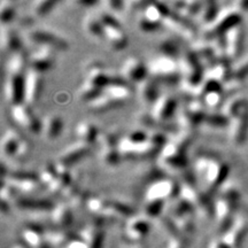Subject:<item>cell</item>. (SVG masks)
Wrapping results in <instances>:
<instances>
[{
	"label": "cell",
	"mask_w": 248,
	"mask_h": 248,
	"mask_svg": "<svg viewBox=\"0 0 248 248\" xmlns=\"http://www.w3.org/2000/svg\"><path fill=\"white\" fill-rule=\"evenodd\" d=\"M230 171V166L213 154H200L194 160L193 173L198 185L204 193L213 198L228 182Z\"/></svg>",
	"instance_id": "cell-1"
},
{
	"label": "cell",
	"mask_w": 248,
	"mask_h": 248,
	"mask_svg": "<svg viewBox=\"0 0 248 248\" xmlns=\"http://www.w3.org/2000/svg\"><path fill=\"white\" fill-rule=\"evenodd\" d=\"M194 139L193 131L179 130L169 138L159 154V162L163 169L170 172H183L187 169V150Z\"/></svg>",
	"instance_id": "cell-2"
},
{
	"label": "cell",
	"mask_w": 248,
	"mask_h": 248,
	"mask_svg": "<svg viewBox=\"0 0 248 248\" xmlns=\"http://www.w3.org/2000/svg\"><path fill=\"white\" fill-rule=\"evenodd\" d=\"M178 62L183 89L190 94V98H193L194 91L199 88L206 77V70L193 48L184 49L178 59Z\"/></svg>",
	"instance_id": "cell-3"
},
{
	"label": "cell",
	"mask_w": 248,
	"mask_h": 248,
	"mask_svg": "<svg viewBox=\"0 0 248 248\" xmlns=\"http://www.w3.org/2000/svg\"><path fill=\"white\" fill-rule=\"evenodd\" d=\"M148 73L159 84L175 85L182 82L178 59L159 54L152 58L147 63Z\"/></svg>",
	"instance_id": "cell-4"
},
{
	"label": "cell",
	"mask_w": 248,
	"mask_h": 248,
	"mask_svg": "<svg viewBox=\"0 0 248 248\" xmlns=\"http://www.w3.org/2000/svg\"><path fill=\"white\" fill-rule=\"evenodd\" d=\"M241 21L243 14H240L233 6L223 8L212 24L202 28V40L210 42L217 37L225 36L231 29L241 24Z\"/></svg>",
	"instance_id": "cell-5"
},
{
	"label": "cell",
	"mask_w": 248,
	"mask_h": 248,
	"mask_svg": "<svg viewBox=\"0 0 248 248\" xmlns=\"http://www.w3.org/2000/svg\"><path fill=\"white\" fill-rule=\"evenodd\" d=\"M208 109L201 99L188 98L184 105L178 108L177 120L181 130L193 131L195 128L204 123Z\"/></svg>",
	"instance_id": "cell-6"
},
{
	"label": "cell",
	"mask_w": 248,
	"mask_h": 248,
	"mask_svg": "<svg viewBox=\"0 0 248 248\" xmlns=\"http://www.w3.org/2000/svg\"><path fill=\"white\" fill-rule=\"evenodd\" d=\"M181 183L173 178L160 177L147 185L144 193V201L171 202L179 197Z\"/></svg>",
	"instance_id": "cell-7"
},
{
	"label": "cell",
	"mask_w": 248,
	"mask_h": 248,
	"mask_svg": "<svg viewBox=\"0 0 248 248\" xmlns=\"http://www.w3.org/2000/svg\"><path fill=\"white\" fill-rule=\"evenodd\" d=\"M171 8L164 2H150L139 14L137 26L142 32H155L163 27V22Z\"/></svg>",
	"instance_id": "cell-8"
},
{
	"label": "cell",
	"mask_w": 248,
	"mask_h": 248,
	"mask_svg": "<svg viewBox=\"0 0 248 248\" xmlns=\"http://www.w3.org/2000/svg\"><path fill=\"white\" fill-rule=\"evenodd\" d=\"M239 201L231 199L217 193L214 198V219L218 233L222 235L230 229L232 223L237 217V207Z\"/></svg>",
	"instance_id": "cell-9"
},
{
	"label": "cell",
	"mask_w": 248,
	"mask_h": 248,
	"mask_svg": "<svg viewBox=\"0 0 248 248\" xmlns=\"http://www.w3.org/2000/svg\"><path fill=\"white\" fill-rule=\"evenodd\" d=\"M5 181L13 185L20 194H24L28 198H37L36 195L45 190L38 177V173L27 171L8 172L5 176Z\"/></svg>",
	"instance_id": "cell-10"
},
{
	"label": "cell",
	"mask_w": 248,
	"mask_h": 248,
	"mask_svg": "<svg viewBox=\"0 0 248 248\" xmlns=\"http://www.w3.org/2000/svg\"><path fill=\"white\" fill-rule=\"evenodd\" d=\"M12 117L18 124V126L26 130L29 133L37 135L42 133V122L38 120L32 109L27 104H21L12 107Z\"/></svg>",
	"instance_id": "cell-11"
},
{
	"label": "cell",
	"mask_w": 248,
	"mask_h": 248,
	"mask_svg": "<svg viewBox=\"0 0 248 248\" xmlns=\"http://www.w3.org/2000/svg\"><path fill=\"white\" fill-rule=\"evenodd\" d=\"M27 38L32 44L38 46H48L54 48L55 51H66L69 47V44L63 37L57 35L53 31L32 29L27 32Z\"/></svg>",
	"instance_id": "cell-12"
},
{
	"label": "cell",
	"mask_w": 248,
	"mask_h": 248,
	"mask_svg": "<svg viewBox=\"0 0 248 248\" xmlns=\"http://www.w3.org/2000/svg\"><path fill=\"white\" fill-rule=\"evenodd\" d=\"M163 27L168 28L172 32H175V35L187 40L194 39L198 33L197 27H195L193 21L182 16V15H179L173 11L170 12L168 16L166 17L163 22Z\"/></svg>",
	"instance_id": "cell-13"
},
{
	"label": "cell",
	"mask_w": 248,
	"mask_h": 248,
	"mask_svg": "<svg viewBox=\"0 0 248 248\" xmlns=\"http://www.w3.org/2000/svg\"><path fill=\"white\" fill-rule=\"evenodd\" d=\"M44 74L29 68L24 78V104L32 107L38 102L44 88Z\"/></svg>",
	"instance_id": "cell-14"
},
{
	"label": "cell",
	"mask_w": 248,
	"mask_h": 248,
	"mask_svg": "<svg viewBox=\"0 0 248 248\" xmlns=\"http://www.w3.org/2000/svg\"><path fill=\"white\" fill-rule=\"evenodd\" d=\"M178 101L171 94H161L152 106L151 115L162 123H168L178 111Z\"/></svg>",
	"instance_id": "cell-15"
},
{
	"label": "cell",
	"mask_w": 248,
	"mask_h": 248,
	"mask_svg": "<svg viewBox=\"0 0 248 248\" xmlns=\"http://www.w3.org/2000/svg\"><path fill=\"white\" fill-rule=\"evenodd\" d=\"M151 231L150 219L144 216H132L126 221L125 233L126 240L133 244H139L148 237Z\"/></svg>",
	"instance_id": "cell-16"
},
{
	"label": "cell",
	"mask_w": 248,
	"mask_h": 248,
	"mask_svg": "<svg viewBox=\"0 0 248 248\" xmlns=\"http://www.w3.org/2000/svg\"><path fill=\"white\" fill-rule=\"evenodd\" d=\"M122 73V76L128 80L130 84L131 83L140 84L142 80H145L150 76L147 64L137 57H131L124 61Z\"/></svg>",
	"instance_id": "cell-17"
},
{
	"label": "cell",
	"mask_w": 248,
	"mask_h": 248,
	"mask_svg": "<svg viewBox=\"0 0 248 248\" xmlns=\"http://www.w3.org/2000/svg\"><path fill=\"white\" fill-rule=\"evenodd\" d=\"M248 234V221L244 216L237 215L228 231L222 235L230 248H241Z\"/></svg>",
	"instance_id": "cell-18"
},
{
	"label": "cell",
	"mask_w": 248,
	"mask_h": 248,
	"mask_svg": "<svg viewBox=\"0 0 248 248\" xmlns=\"http://www.w3.org/2000/svg\"><path fill=\"white\" fill-rule=\"evenodd\" d=\"M24 78H26V75L7 74L5 83V95L6 100L12 107L24 102Z\"/></svg>",
	"instance_id": "cell-19"
},
{
	"label": "cell",
	"mask_w": 248,
	"mask_h": 248,
	"mask_svg": "<svg viewBox=\"0 0 248 248\" xmlns=\"http://www.w3.org/2000/svg\"><path fill=\"white\" fill-rule=\"evenodd\" d=\"M224 40L228 57L231 61L238 60L243 54L245 45V29L243 24H239L229 31L224 36Z\"/></svg>",
	"instance_id": "cell-20"
},
{
	"label": "cell",
	"mask_w": 248,
	"mask_h": 248,
	"mask_svg": "<svg viewBox=\"0 0 248 248\" xmlns=\"http://www.w3.org/2000/svg\"><path fill=\"white\" fill-rule=\"evenodd\" d=\"M55 49L48 46H38V48L30 55V68L45 74L52 69L55 62Z\"/></svg>",
	"instance_id": "cell-21"
},
{
	"label": "cell",
	"mask_w": 248,
	"mask_h": 248,
	"mask_svg": "<svg viewBox=\"0 0 248 248\" xmlns=\"http://www.w3.org/2000/svg\"><path fill=\"white\" fill-rule=\"evenodd\" d=\"M229 137L235 146L243 145L248 138V109L240 115L230 120L229 125Z\"/></svg>",
	"instance_id": "cell-22"
},
{
	"label": "cell",
	"mask_w": 248,
	"mask_h": 248,
	"mask_svg": "<svg viewBox=\"0 0 248 248\" xmlns=\"http://www.w3.org/2000/svg\"><path fill=\"white\" fill-rule=\"evenodd\" d=\"M46 230L39 222H31L24 226L22 243L29 248H40L46 245Z\"/></svg>",
	"instance_id": "cell-23"
},
{
	"label": "cell",
	"mask_w": 248,
	"mask_h": 248,
	"mask_svg": "<svg viewBox=\"0 0 248 248\" xmlns=\"http://www.w3.org/2000/svg\"><path fill=\"white\" fill-rule=\"evenodd\" d=\"M74 221V212L67 202H59L49 212V222L53 229H63L67 230Z\"/></svg>",
	"instance_id": "cell-24"
},
{
	"label": "cell",
	"mask_w": 248,
	"mask_h": 248,
	"mask_svg": "<svg viewBox=\"0 0 248 248\" xmlns=\"http://www.w3.org/2000/svg\"><path fill=\"white\" fill-rule=\"evenodd\" d=\"M91 145L84 144V142H80L77 140L75 144L69 145L66 150L62 151V153L59 155L58 161L59 162L66 164L68 167H70L82 159H84L85 156H88L90 152H91Z\"/></svg>",
	"instance_id": "cell-25"
},
{
	"label": "cell",
	"mask_w": 248,
	"mask_h": 248,
	"mask_svg": "<svg viewBox=\"0 0 248 248\" xmlns=\"http://www.w3.org/2000/svg\"><path fill=\"white\" fill-rule=\"evenodd\" d=\"M110 74L105 69L104 64L99 61H91L85 68V82L100 88L102 91L109 84Z\"/></svg>",
	"instance_id": "cell-26"
},
{
	"label": "cell",
	"mask_w": 248,
	"mask_h": 248,
	"mask_svg": "<svg viewBox=\"0 0 248 248\" xmlns=\"http://www.w3.org/2000/svg\"><path fill=\"white\" fill-rule=\"evenodd\" d=\"M100 223L91 221V223L83 226L78 235L84 239L89 248H102L105 243V231Z\"/></svg>",
	"instance_id": "cell-27"
},
{
	"label": "cell",
	"mask_w": 248,
	"mask_h": 248,
	"mask_svg": "<svg viewBox=\"0 0 248 248\" xmlns=\"http://www.w3.org/2000/svg\"><path fill=\"white\" fill-rule=\"evenodd\" d=\"M193 51L195 52V54L198 55L201 63H202L204 70H206V74L212 71L214 68H215L218 60H217L215 51H214L210 42L200 40V42L195 43L193 46Z\"/></svg>",
	"instance_id": "cell-28"
},
{
	"label": "cell",
	"mask_w": 248,
	"mask_h": 248,
	"mask_svg": "<svg viewBox=\"0 0 248 248\" xmlns=\"http://www.w3.org/2000/svg\"><path fill=\"white\" fill-rule=\"evenodd\" d=\"M105 40L114 51H123L129 44L128 36L122 26L105 27Z\"/></svg>",
	"instance_id": "cell-29"
},
{
	"label": "cell",
	"mask_w": 248,
	"mask_h": 248,
	"mask_svg": "<svg viewBox=\"0 0 248 248\" xmlns=\"http://www.w3.org/2000/svg\"><path fill=\"white\" fill-rule=\"evenodd\" d=\"M159 83L151 76H148L146 79L142 80L140 84H138V92L139 97L142 100L144 104L148 105V106H153L155 101L160 98V89Z\"/></svg>",
	"instance_id": "cell-30"
},
{
	"label": "cell",
	"mask_w": 248,
	"mask_h": 248,
	"mask_svg": "<svg viewBox=\"0 0 248 248\" xmlns=\"http://www.w3.org/2000/svg\"><path fill=\"white\" fill-rule=\"evenodd\" d=\"M18 208L24 210H31L33 213H46L51 212L54 208L55 203L48 199H43V198H18L15 202Z\"/></svg>",
	"instance_id": "cell-31"
},
{
	"label": "cell",
	"mask_w": 248,
	"mask_h": 248,
	"mask_svg": "<svg viewBox=\"0 0 248 248\" xmlns=\"http://www.w3.org/2000/svg\"><path fill=\"white\" fill-rule=\"evenodd\" d=\"M248 109V98L243 94H233L226 100L222 108V113L229 120L234 119Z\"/></svg>",
	"instance_id": "cell-32"
},
{
	"label": "cell",
	"mask_w": 248,
	"mask_h": 248,
	"mask_svg": "<svg viewBox=\"0 0 248 248\" xmlns=\"http://www.w3.org/2000/svg\"><path fill=\"white\" fill-rule=\"evenodd\" d=\"M30 68V57L23 49L11 54L7 62V74L11 75H26Z\"/></svg>",
	"instance_id": "cell-33"
},
{
	"label": "cell",
	"mask_w": 248,
	"mask_h": 248,
	"mask_svg": "<svg viewBox=\"0 0 248 248\" xmlns=\"http://www.w3.org/2000/svg\"><path fill=\"white\" fill-rule=\"evenodd\" d=\"M0 40H1V48L4 52L9 54L16 53L22 49V44L18 38L17 33L15 32L13 28L9 26H1V33H0Z\"/></svg>",
	"instance_id": "cell-34"
},
{
	"label": "cell",
	"mask_w": 248,
	"mask_h": 248,
	"mask_svg": "<svg viewBox=\"0 0 248 248\" xmlns=\"http://www.w3.org/2000/svg\"><path fill=\"white\" fill-rule=\"evenodd\" d=\"M75 233L63 229H49L46 230V243L51 248H64L75 238Z\"/></svg>",
	"instance_id": "cell-35"
},
{
	"label": "cell",
	"mask_w": 248,
	"mask_h": 248,
	"mask_svg": "<svg viewBox=\"0 0 248 248\" xmlns=\"http://www.w3.org/2000/svg\"><path fill=\"white\" fill-rule=\"evenodd\" d=\"M63 128V121L59 115L52 114L42 122V135L47 140H55Z\"/></svg>",
	"instance_id": "cell-36"
},
{
	"label": "cell",
	"mask_w": 248,
	"mask_h": 248,
	"mask_svg": "<svg viewBox=\"0 0 248 248\" xmlns=\"http://www.w3.org/2000/svg\"><path fill=\"white\" fill-rule=\"evenodd\" d=\"M122 106H124V104L115 100V99L109 97V95L104 92L97 99H94V100L88 104L89 109L92 113H106V111L116 109V108H120Z\"/></svg>",
	"instance_id": "cell-37"
},
{
	"label": "cell",
	"mask_w": 248,
	"mask_h": 248,
	"mask_svg": "<svg viewBox=\"0 0 248 248\" xmlns=\"http://www.w3.org/2000/svg\"><path fill=\"white\" fill-rule=\"evenodd\" d=\"M23 138L15 131V130H7L5 135L2 136L1 140V153L6 157H15L16 152L20 147L21 141Z\"/></svg>",
	"instance_id": "cell-38"
},
{
	"label": "cell",
	"mask_w": 248,
	"mask_h": 248,
	"mask_svg": "<svg viewBox=\"0 0 248 248\" xmlns=\"http://www.w3.org/2000/svg\"><path fill=\"white\" fill-rule=\"evenodd\" d=\"M76 137L78 141L84 142V144L92 145L97 142L99 138V131L97 126L90 122H79L76 126Z\"/></svg>",
	"instance_id": "cell-39"
},
{
	"label": "cell",
	"mask_w": 248,
	"mask_h": 248,
	"mask_svg": "<svg viewBox=\"0 0 248 248\" xmlns=\"http://www.w3.org/2000/svg\"><path fill=\"white\" fill-rule=\"evenodd\" d=\"M202 4L203 1H195V0H192V1H176L172 4L171 11L188 18V20L193 21V18L198 17V15H199Z\"/></svg>",
	"instance_id": "cell-40"
},
{
	"label": "cell",
	"mask_w": 248,
	"mask_h": 248,
	"mask_svg": "<svg viewBox=\"0 0 248 248\" xmlns=\"http://www.w3.org/2000/svg\"><path fill=\"white\" fill-rule=\"evenodd\" d=\"M219 12H221V8H219L217 1H203L202 7H201V11L197 18L204 28L215 21V18L218 16Z\"/></svg>",
	"instance_id": "cell-41"
},
{
	"label": "cell",
	"mask_w": 248,
	"mask_h": 248,
	"mask_svg": "<svg viewBox=\"0 0 248 248\" xmlns=\"http://www.w3.org/2000/svg\"><path fill=\"white\" fill-rule=\"evenodd\" d=\"M176 228L182 237L188 238L195 231V222H194V213H187L184 215L171 217Z\"/></svg>",
	"instance_id": "cell-42"
},
{
	"label": "cell",
	"mask_w": 248,
	"mask_h": 248,
	"mask_svg": "<svg viewBox=\"0 0 248 248\" xmlns=\"http://www.w3.org/2000/svg\"><path fill=\"white\" fill-rule=\"evenodd\" d=\"M84 29L88 35L95 39L105 40V27L101 22L100 16L94 14H89L84 20Z\"/></svg>",
	"instance_id": "cell-43"
},
{
	"label": "cell",
	"mask_w": 248,
	"mask_h": 248,
	"mask_svg": "<svg viewBox=\"0 0 248 248\" xmlns=\"http://www.w3.org/2000/svg\"><path fill=\"white\" fill-rule=\"evenodd\" d=\"M122 155L116 145L100 147V160L108 167H115L122 160Z\"/></svg>",
	"instance_id": "cell-44"
},
{
	"label": "cell",
	"mask_w": 248,
	"mask_h": 248,
	"mask_svg": "<svg viewBox=\"0 0 248 248\" xmlns=\"http://www.w3.org/2000/svg\"><path fill=\"white\" fill-rule=\"evenodd\" d=\"M104 92L98 86L91 84L89 82H83V84L80 85L78 89V99L82 102H86V104H90V102L97 99L101 93Z\"/></svg>",
	"instance_id": "cell-45"
},
{
	"label": "cell",
	"mask_w": 248,
	"mask_h": 248,
	"mask_svg": "<svg viewBox=\"0 0 248 248\" xmlns=\"http://www.w3.org/2000/svg\"><path fill=\"white\" fill-rule=\"evenodd\" d=\"M204 124L212 126V128L217 129L229 128V125H230V120H229L222 111H208L206 120H204Z\"/></svg>",
	"instance_id": "cell-46"
},
{
	"label": "cell",
	"mask_w": 248,
	"mask_h": 248,
	"mask_svg": "<svg viewBox=\"0 0 248 248\" xmlns=\"http://www.w3.org/2000/svg\"><path fill=\"white\" fill-rule=\"evenodd\" d=\"M166 204L167 203L160 202V201H144L142 202V209H144L145 217L148 219L160 217Z\"/></svg>",
	"instance_id": "cell-47"
},
{
	"label": "cell",
	"mask_w": 248,
	"mask_h": 248,
	"mask_svg": "<svg viewBox=\"0 0 248 248\" xmlns=\"http://www.w3.org/2000/svg\"><path fill=\"white\" fill-rule=\"evenodd\" d=\"M159 49H160V54L168 55V57H171L175 59H179L183 52V49L181 48V46L178 45V43L175 42L173 39L162 40L160 44Z\"/></svg>",
	"instance_id": "cell-48"
},
{
	"label": "cell",
	"mask_w": 248,
	"mask_h": 248,
	"mask_svg": "<svg viewBox=\"0 0 248 248\" xmlns=\"http://www.w3.org/2000/svg\"><path fill=\"white\" fill-rule=\"evenodd\" d=\"M38 177L42 182V184L44 185L45 188H47L49 185L53 183L58 177L57 169H55L54 163H47L43 167L42 170H40L38 173Z\"/></svg>",
	"instance_id": "cell-49"
},
{
	"label": "cell",
	"mask_w": 248,
	"mask_h": 248,
	"mask_svg": "<svg viewBox=\"0 0 248 248\" xmlns=\"http://www.w3.org/2000/svg\"><path fill=\"white\" fill-rule=\"evenodd\" d=\"M18 195H20V192L8 182L4 181L1 187V203L9 204L11 202H16L20 198Z\"/></svg>",
	"instance_id": "cell-50"
},
{
	"label": "cell",
	"mask_w": 248,
	"mask_h": 248,
	"mask_svg": "<svg viewBox=\"0 0 248 248\" xmlns=\"http://www.w3.org/2000/svg\"><path fill=\"white\" fill-rule=\"evenodd\" d=\"M15 16V6L13 2L1 1L0 4V18L2 26H9Z\"/></svg>",
	"instance_id": "cell-51"
},
{
	"label": "cell",
	"mask_w": 248,
	"mask_h": 248,
	"mask_svg": "<svg viewBox=\"0 0 248 248\" xmlns=\"http://www.w3.org/2000/svg\"><path fill=\"white\" fill-rule=\"evenodd\" d=\"M58 5L57 1H48V0H42L36 1L32 5V12L37 17H43L51 13V11Z\"/></svg>",
	"instance_id": "cell-52"
},
{
	"label": "cell",
	"mask_w": 248,
	"mask_h": 248,
	"mask_svg": "<svg viewBox=\"0 0 248 248\" xmlns=\"http://www.w3.org/2000/svg\"><path fill=\"white\" fill-rule=\"evenodd\" d=\"M234 79L243 80L248 77V55L234 67Z\"/></svg>",
	"instance_id": "cell-53"
},
{
	"label": "cell",
	"mask_w": 248,
	"mask_h": 248,
	"mask_svg": "<svg viewBox=\"0 0 248 248\" xmlns=\"http://www.w3.org/2000/svg\"><path fill=\"white\" fill-rule=\"evenodd\" d=\"M30 151H31V146H30L29 141H27V140H24V139H22V141H21V145H20V147H18L15 157H16L17 160L27 159V157L29 156Z\"/></svg>",
	"instance_id": "cell-54"
},
{
	"label": "cell",
	"mask_w": 248,
	"mask_h": 248,
	"mask_svg": "<svg viewBox=\"0 0 248 248\" xmlns=\"http://www.w3.org/2000/svg\"><path fill=\"white\" fill-rule=\"evenodd\" d=\"M166 248H188V238L176 237L171 238Z\"/></svg>",
	"instance_id": "cell-55"
},
{
	"label": "cell",
	"mask_w": 248,
	"mask_h": 248,
	"mask_svg": "<svg viewBox=\"0 0 248 248\" xmlns=\"http://www.w3.org/2000/svg\"><path fill=\"white\" fill-rule=\"evenodd\" d=\"M106 6L109 8V13H111V12L120 13L125 7V2L120 1V0H110V1L106 2Z\"/></svg>",
	"instance_id": "cell-56"
},
{
	"label": "cell",
	"mask_w": 248,
	"mask_h": 248,
	"mask_svg": "<svg viewBox=\"0 0 248 248\" xmlns=\"http://www.w3.org/2000/svg\"><path fill=\"white\" fill-rule=\"evenodd\" d=\"M64 248H89V245L86 244L84 239H82L78 234H76L75 238H74V239Z\"/></svg>",
	"instance_id": "cell-57"
},
{
	"label": "cell",
	"mask_w": 248,
	"mask_h": 248,
	"mask_svg": "<svg viewBox=\"0 0 248 248\" xmlns=\"http://www.w3.org/2000/svg\"><path fill=\"white\" fill-rule=\"evenodd\" d=\"M233 7L239 12L240 14L248 13V0H239V1H235L233 4Z\"/></svg>",
	"instance_id": "cell-58"
},
{
	"label": "cell",
	"mask_w": 248,
	"mask_h": 248,
	"mask_svg": "<svg viewBox=\"0 0 248 248\" xmlns=\"http://www.w3.org/2000/svg\"><path fill=\"white\" fill-rule=\"evenodd\" d=\"M208 248H230L228 244L223 240V238H216V239L212 240L208 245Z\"/></svg>",
	"instance_id": "cell-59"
},
{
	"label": "cell",
	"mask_w": 248,
	"mask_h": 248,
	"mask_svg": "<svg viewBox=\"0 0 248 248\" xmlns=\"http://www.w3.org/2000/svg\"><path fill=\"white\" fill-rule=\"evenodd\" d=\"M12 248H29V247H28L26 244H23V243H18V244L15 245V246L12 247Z\"/></svg>",
	"instance_id": "cell-60"
},
{
	"label": "cell",
	"mask_w": 248,
	"mask_h": 248,
	"mask_svg": "<svg viewBox=\"0 0 248 248\" xmlns=\"http://www.w3.org/2000/svg\"><path fill=\"white\" fill-rule=\"evenodd\" d=\"M40 248H51V247H49V246H48V245H47V243H46V245H45V246H43V247H40Z\"/></svg>",
	"instance_id": "cell-61"
}]
</instances>
